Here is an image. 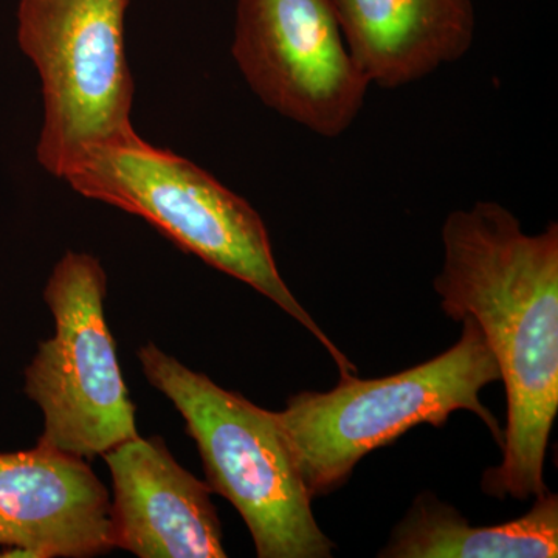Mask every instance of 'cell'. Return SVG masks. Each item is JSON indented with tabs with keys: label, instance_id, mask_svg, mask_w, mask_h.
I'll return each mask as SVG.
<instances>
[{
	"label": "cell",
	"instance_id": "obj_4",
	"mask_svg": "<svg viewBox=\"0 0 558 558\" xmlns=\"http://www.w3.org/2000/svg\"><path fill=\"white\" fill-rule=\"evenodd\" d=\"M143 374L185 418L211 492L229 499L247 524L259 558H329L333 543L319 529L312 495L274 411L186 368L146 343Z\"/></svg>",
	"mask_w": 558,
	"mask_h": 558
},
{
	"label": "cell",
	"instance_id": "obj_10",
	"mask_svg": "<svg viewBox=\"0 0 558 558\" xmlns=\"http://www.w3.org/2000/svg\"><path fill=\"white\" fill-rule=\"evenodd\" d=\"M369 84L395 90L464 58L475 40L472 0H330Z\"/></svg>",
	"mask_w": 558,
	"mask_h": 558
},
{
	"label": "cell",
	"instance_id": "obj_3",
	"mask_svg": "<svg viewBox=\"0 0 558 558\" xmlns=\"http://www.w3.org/2000/svg\"><path fill=\"white\" fill-rule=\"evenodd\" d=\"M461 323L458 343L429 362L384 379L344 377L330 391L292 396L275 413L312 498L343 486L371 451L416 425L442 427L458 410L475 413L501 444L502 428L480 399L501 380L498 362L478 323Z\"/></svg>",
	"mask_w": 558,
	"mask_h": 558
},
{
	"label": "cell",
	"instance_id": "obj_7",
	"mask_svg": "<svg viewBox=\"0 0 558 558\" xmlns=\"http://www.w3.org/2000/svg\"><path fill=\"white\" fill-rule=\"evenodd\" d=\"M231 54L267 108L319 137L357 120L369 81L330 0H238Z\"/></svg>",
	"mask_w": 558,
	"mask_h": 558
},
{
	"label": "cell",
	"instance_id": "obj_5",
	"mask_svg": "<svg viewBox=\"0 0 558 558\" xmlns=\"http://www.w3.org/2000/svg\"><path fill=\"white\" fill-rule=\"evenodd\" d=\"M131 0H21L17 43L44 98L39 163L64 178L90 149L131 134L134 80L124 47Z\"/></svg>",
	"mask_w": 558,
	"mask_h": 558
},
{
	"label": "cell",
	"instance_id": "obj_2",
	"mask_svg": "<svg viewBox=\"0 0 558 558\" xmlns=\"http://www.w3.org/2000/svg\"><path fill=\"white\" fill-rule=\"evenodd\" d=\"M62 180L87 199L145 219L183 252L263 293L317 337L341 377L357 374L279 275L258 211L193 161L132 131L84 154Z\"/></svg>",
	"mask_w": 558,
	"mask_h": 558
},
{
	"label": "cell",
	"instance_id": "obj_8",
	"mask_svg": "<svg viewBox=\"0 0 558 558\" xmlns=\"http://www.w3.org/2000/svg\"><path fill=\"white\" fill-rule=\"evenodd\" d=\"M110 497L86 459L0 453V557L87 558L112 549Z\"/></svg>",
	"mask_w": 558,
	"mask_h": 558
},
{
	"label": "cell",
	"instance_id": "obj_9",
	"mask_svg": "<svg viewBox=\"0 0 558 558\" xmlns=\"http://www.w3.org/2000/svg\"><path fill=\"white\" fill-rule=\"evenodd\" d=\"M112 476L110 545L140 558H226L211 488L161 438L126 440L102 454Z\"/></svg>",
	"mask_w": 558,
	"mask_h": 558
},
{
	"label": "cell",
	"instance_id": "obj_6",
	"mask_svg": "<svg viewBox=\"0 0 558 558\" xmlns=\"http://www.w3.org/2000/svg\"><path fill=\"white\" fill-rule=\"evenodd\" d=\"M106 292L100 260L65 253L44 290L53 337L39 343L25 369V395L44 414L38 446L86 461L140 436L106 322Z\"/></svg>",
	"mask_w": 558,
	"mask_h": 558
},
{
	"label": "cell",
	"instance_id": "obj_1",
	"mask_svg": "<svg viewBox=\"0 0 558 558\" xmlns=\"http://www.w3.org/2000/svg\"><path fill=\"white\" fill-rule=\"evenodd\" d=\"M435 278L440 310L478 323L508 396L502 461L483 476L484 494L527 499L548 490L543 468L558 411V226L526 234L501 204L457 209L442 227Z\"/></svg>",
	"mask_w": 558,
	"mask_h": 558
},
{
	"label": "cell",
	"instance_id": "obj_11",
	"mask_svg": "<svg viewBox=\"0 0 558 558\" xmlns=\"http://www.w3.org/2000/svg\"><path fill=\"white\" fill-rule=\"evenodd\" d=\"M380 558H548L558 556V497L546 490L527 513L472 526L453 506L422 492L392 531Z\"/></svg>",
	"mask_w": 558,
	"mask_h": 558
}]
</instances>
